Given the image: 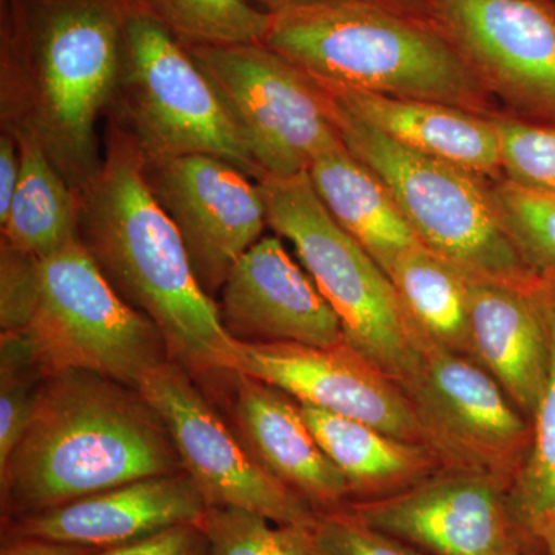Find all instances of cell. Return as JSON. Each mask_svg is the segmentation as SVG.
Segmentation results:
<instances>
[{"instance_id":"obj_10","label":"cell","mask_w":555,"mask_h":555,"mask_svg":"<svg viewBox=\"0 0 555 555\" xmlns=\"http://www.w3.org/2000/svg\"><path fill=\"white\" fill-rule=\"evenodd\" d=\"M406 396L429 448L448 470L485 474L513 489L531 451L534 425L485 367L429 341Z\"/></svg>"},{"instance_id":"obj_22","label":"cell","mask_w":555,"mask_h":555,"mask_svg":"<svg viewBox=\"0 0 555 555\" xmlns=\"http://www.w3.org/2000/svg\"><path fill=\"white\" fill-rule=\"evenodd\" d=\"M332 218L383 270L420 243L389 189L345 144L321 153L308 170Z\"/></svg>"},{"instance_id":"obj_25","label":"cell","mask_w":555,"mask_h":555,"mask_svg":"<svg viewBox=\"0 0 555 555\" xmlns=\"http://www.w3.org/2000/svg\"><path fill=\"white\" fill-rule=\"evenodd\" d=\"M542 310L551 339L545 392L534 416V440L520 476L511 489V505L526 531L555 513V273L537 272L529 286Z\"/></svg>"},{"instance_id":"obj_8","label":"cell","mask_w":555,"mask_h":555,"mask_svg":"<svg viewBox=\"0 0 555 555\" xmlns=\"http://www.w3.org/2000/svg\"><path fill=\"white\" fill-rule=\"evenodd\" d=\"M39 266L38 309L22 334L43 375L87 371L138 389L170 360L158 328L119 297L79 236Z\"/></svg>"},{"instance_id":"obj_21","label":"cell","mask_w":555,"mask_h":555,"mask_svg":"<svg viewBox=\"0 0 555 555\" xmlns=\"http://www.w3.org/2000/svg\"><path fill=\"white\" fill-rule=\"evenodd\" d=\"M299 406L318 443L345 477L349 502L400 494L447 469L440 456L423 444L309 404Z\"/></svg>"},{"instance_id":"obj_7","label":"cell","mask_w":555,"mask_h":555,"mask_svg":"<svg viewBox=\"0 0 555 555\" xmlns=\"http://www.w3.org/2000/svg\"><path fill=\"white\" fill-rule=\"evenodd\" d=\"M113 107V118L147 160L203 153L229 160L255 181L261 177L210 80L144 0L127 21Z\"/></svg>"},{"instance_id":"obj_15","label":"cell","mask_w":555,"mask_h":555,"mask_svg":"<svg viewBox=\"0 0 555 555\" xmlns=\"http://www.w3.org/2000/svg\"><path fill=\"white\" fill-rule=\"evenodd\" d=\"M235 374L268 383L298 403L429 448L403 387L345 339L332 346L238 341Z\"/></svg>"},{"instance_id":"obj_16","label":"cell","mask_w":555,"mask_h":555,"mask_svg":"<svg viewBox=\"0 0 555 555\" xmlns=\"http://www.w3.org/2000/svg\"><path fill=\"white\" fill-rule=\"evenodd\" d=\"M222 324L244 343L332 346L341 323L281 236L262 235L230 270L218 302Z\"/></svg>"},{"instance_id":"obj_32","label":"cell","mask_w":555,"mask_h":555,"mask_svg":"<svg viewBox=\"0 0 555 555\" xmlns=\"http://www.w3.org/2000/svg\"><path fill=\"white\" fill-rule=\"evenodd\" d=\"M312 528L324 555H426L364 524L345 507L317 513Z\"/></svg>"},{"instance_id":"obj_34","label":"cell","mask_w":555,"mask_h":555,"mask_svg":"<svg viewBox=\"0 0 555 555\" xmlns=\"http://www.w3.org/2000/svg\"><path fill=\"white\" fill-rule=\"evenodd\" d=\"M21 178V150L13 131L0 134V224L9 215Z\"/></svg>"},{"instance_id":"obj_26","label":"cell","mask_w":555,"mask_h":555,"mask_svg":"<svg viewBox=\"0 0 555 555\" xmlns=\"http://www.w3.org/2000/svg\"><path fill=\"white\" fill-rule=\"evenodd\" d=\"M153 16L185 46L264 43L272 13L248 0H144Z\"/></svg>"},{"instance_id":"obj_1","label":"cell","mask_w":555,"mask_h":555,"mask_svg":"<svg viewBox=\"0 0 555 555\" xmlns=\"http://www.w3.org/2000/svg\"><path fill=\"white\" fill-rule=\"evenodd\" d=\"M144 167L137 141L112 116L100 170L78 192L79 240L119 297L155 324L171 361L196 382L235 379L238 339L196 280Z\"/></svg>"},{"instance_id":"obj_12","label":"cell","mask_w":555,"mask_h":555,"mask_svg":"<svg viewBox=\"0 0 555 555\" xmlns=\"http://www.w3.org/2000/svg\"><path fill=\"white\" fill-rule=\"evenodd\" d=\"M434 21L509 115L555 126V5L430 0Z\"/></svg>"},{"instance_id":"obj_9","label":"cell","mask_w":555,"mask_h":555,"mask_svg":"<svg viewBox=\"0 0 555 555\" xmlns=\"http://www.w3.org/2000/svg\"><path fill=\"white\" fill-rule=\"evenodd\" d=\"M185 47L228 109L259 178L305 173L321 153L343 144L323 87L264 43Z\"/></svg>"},{"instance_id":"obj_3","label":"cell","mask_w":555,"mask_h":555,"mask_svg":"<svg viewBox=\"0 0 555 555\" xmlns=\"http://www.w3.org/2000/svg\"><path fill=\"white\" fill-rule=\"evenodd\" d=\"M181 470L169 429L138 389L87 371L46 375L0 470L2 525Z\"/></svg>"},{"instance_id":"obj_35","label":"cell","mask_w":555,"mask_h":555,"mask_svg":"<svg viewBox=\"0 0 555 555\" xmlns=\"http://www.w3.org/2000/svg\"><path fill=\"white\" fill-rule=\"evenodd\" d=\"M98 547L72 545L36 537H2L0 555H101Z\"/></svg>"},{"instance_id":"obj_2","label":"cell","mask_w":555,"mask_h":555,"mask_svg":"<svg viewBox=\"0 0 555 555\" xmlns=\"http://www.w3.org/2000/svg\"><path fill=\"white\" fill-rule=\"evenodd\" d=\"M141 0H0L2 129L31 130L80 192L100 170L98 120L115 101Z\"/></svg>"},{"instance_id":"obj_5","label":"cell","mask_w":555,"mask_h":555,"mask_svg":"<svg viewBox=\"0 0 555 555\" xmlns=\"http://www.w3.org/2000/svg\"><path fill=\"white\" fill-rule=\"evenodd\" d=\"M257 182L269 228L294 246L337 313L345 341L406 392L418 378L429 341L408 317L385 270L332 218L308 171Z\"/></svg>"},{"instance_id":"obj_31","label":"cell","mask_w":555,"mask_h":555,"mask_svg":"<svg viewBox=\"0 0 555 555\" xmlns=\"http://www.w3.org/2000/svg\"><path fill=\"white\" fill-rule=\"evenodd\" d=\"M40 297L39 258L0 244V326L5 334L27 331Z\"/></svg>"},{"instance_id":"obj_17","label":"cell","mask_w":555,"mask_h":555,"mask_svg":"<svg viewBox=\"0 0 555 555\" xmlns=\"http://www.w3.org/2000/svg\"><path fill=\"white\" fill-rule=\"evenodd\" d=\"M207 509L199 489L181 470L17 518L2 525V537H36L105 551L177 526L199 525Z\"/></svg>"},{"instance_id":"obj_33","label":"cell","mask_w":555,"mask_h":555,"mask_svg":"<svg viewBox=\"0 0 555 555\" xmlns=\"http://www.w3.org/2000/svg\"><path fill=\"white\" fill-rule=\"evenodd\" d=\"M101 555H210L206 535L198 525L177 526Z\"/></svg>"},{"instance_id":"obj_29","label":"cell","mask_w":555,"mask_h":555,"mask_svg":"<svg viewBox=\"0 0 555 555\" xmlns=\"http://www.w3.org/2000/svg\"><path fill=\"white\" fill-rule=\"evenodd\" d=\"M42 374L24 334L2 332L0 347V470L20 444Z\"/></svg>"},{"instance_id":"obj_11","label":"cell","mask_w":555,"mask_h":555,"mask_svg":"<svg viewBox=\"0 0 555 555\" xmlns=\"http://www.w3.org/2000/svg\"><path fill=\"white\" fill-rule=\"evenodd\" d=\"M138 390L169 429L182 470L208 507H240L275 524H315L317 511L261 466L184 367L164 361L145 375Z\"/></svg>"},{"instance_id":"obj_19","label":"cell","mask_w":555,"mask_h":555,"mask_svg":"<svg viewBox=\"0 0 555 555\" xmlns=\"http://www.w3.org/2000/svg\"><path fill=\"white\" fill-rule=\"evenodd\" d=\"M529 286L467 280L474 360L534 422L550 374L551 339Z\"/></svg>"},{"instance_id":"obj_6","label":"cell","mask_w":555,"mask_h":555,"mask_svg":"<svg viewBox=\"0 0 555 555\" xmlns=\"http://www.w3.org/2000/svg\"><path fill=\"white\" fill-rule=\"evenodd\" d=\"M327 98L343 144L385 182L423 246L467 280L529 286L537 270L507 235L489 181L397 144Z\"/></svg>"},{"instance_id":"obj_4","label":"cell","mask_w":555,"mask_h":555,"mask_svg":"<svg viewBox=\"0 0 555 555\" xmlns=\"http://www.w3.org/2000/svg\"><path fill=\"white\" fill-rule=\"evenodd\" d=\"M270 13L264 46L323 86L496 113L436 22L378 0H315Z\"/></svg>"},{"instance_id":"obj_39","label":"cell","mask_w":555,"mask_h":555,"mask_svg":"<svg viewBox=\"0 0 555 555\" xmlns=\"http://www.w3.org/2000/svg\"><path fill=\"white\" fill-rule=\"evenodd\" d=\"M526 555H543L542 546H540L539 539H537V545L532 547L531 551H529Z\"/></svg>"},{"instance_id":"obj_27","label":"cell","mask_w":555,"mask_h":555,"mask_svg":"<svg viewBox=\"0 0 555 555\" xmlns=\"http://www.w3.org/2000/svg\"><path fill=\"white\" fill-rule=\"evenodd\" d=\"M198 526L210 555H324L312 526L275 524L240 507L210 506Z\"/></svg>"},{"instance_id":"obj_23","label":"cell","mask_w":555,"mask_h":555,"mask_svg":"<svg viewBox=\"0 0 555 555\" xmlns=\"http://www.w3.org/2000/svg\"><path fill=\"white\" fill-rule=\"evenodd\" d=\"M9 130V129H7ZM13 131L21 178L2 228V241L43 258L78 235L79 196L31 130Z\"/></svg>"},{"instance_id":"obj_13","label":"cell","mask_w":555,"mask_h":555,"mask_svg":"<svg viewBox=\"0 0 555 555\" xmlns=\"http://www.w3.org/2000/svg\"><path fill=\"white\" fill-rule=\"evenodd\" d=\"M343 507L426 555H526L537 545L509 486L485 474L444 469L400 494Z\"/></svg>"},{"instance_id":"obj_20","label":"cell","mask_w":555,"mask_h":555,"mask_svg":"<svg viewBox=\"0 0 555 555\" xmlns=\"http://www.w3.org/2000/svg\"><path fill=\"white\" fill-rule=\"evenodd\" d=\"M320 86L339 107L397 144L451 164L486 181L503 178L499 134L492 115H481L443 102Z\"/></svg>"},{"instance_id":"obj_37","label":"cell","mask_w":555,"mask_h":555,"mask_svg":"<svg viewBox=\"0 0 555 555\" xmlns=\"http://www.w3.org/2000/svg\"><path fill=\"white\" fill-rule=\"evenodd\" d=\"M534 535L539 539L543 555H555V513L537 526Z\"/></svg>"},{"instance_id":"obj_36","label":"cell","mask_w":555,"mask_h":555,"mask_svg":"<svg viewBox=\"0 0 555 555\" xmlns=\"http://www.w3.org/2000/svg\"><path fill=\"white\" fill-rule=\"evenodd\" d=\"M383 5L389 9L401 11L409 16L418 17V20L434 21L433 7L430 0H378Z\"/></svg>"},{"instance_id":"obj_28","label":"cell","mask_w":555,"mask_h":555,"mask_svg":"<svg viewBox=\"0 0 555 555\" xmlns=\"http://www.w3.org/2000/svg\"><path fill=\"white\" fill-rule=\"evenodd\" d=\"M507 235L537 272L555 273V195L507 181H489Z\"/></svg>"},{"instance_id":"obj_38","label":"cell","mask_w":555,"mask_h":555,"mask_svg":"<svg viewBox=\"0 0 555 555\" xmlns=\"http://www.w3.org/2000/svg\"><path fill=\"white\" fill-rule=\"evenodd\" d=\"M268 11H280L291 9V7L306 5V3L315 2V0H258Z\"/></svg>"},{"instance_id":"obj_18","label":"cell","mask_w":555,"mask_h":555,"mask_svg":"<svg viewBox=\"0 0 555 555\" xmlns=\"http://www.w3.org/2000/svg\"><path fill=\"white\" fill-rule=\"evenodd\" d=\"M233 416L251 455L317 513L339 509L349 502L345 477L318 443L295 398L238 375Z\"/></svg>"},{"instance_id":"obj_30","label":"cell","mask_w":555,"mask_h":555,"mask_svg":"<svg viewBox=\"0 0 555 555\" xmlns=\"http://www.w3.org/2000/svg\"><path fill=\"white\" fill-rule=\"evenodd\" d=\"M500 142L503 178L555 195V126L509 115L491 116Z\"/></svg>"},{"instance_id":"obj_40","label":"cell","mask_w":555,"mask_h":555,"mask_svg":"<svg viewBox=\"0 0 555 555\" xmlns=\"http://www.w3.org/2000/svg\"><path fill=\"white\" fill-rule=\"evenodd\" d=\"M545 2L554 3L555 5V0H545Z\"/></svg>"},{"instance_id":"obj_24","label":"cell","mask_w":555,"mask_h":555,"mask_svg":"<svg viewBox=\"0 0 555 555\" xmlns=\"http://www.w3.org/2000/svg\"><path fill=\"white\" fill-rule=\"evenodd\" d=\"M386 273L408 317L427 341L474 360L465 275L423 244L398 255Z\"/></svg>"},{"instance_id":"obj_14","label":"cell","mask_w":555,"mask_h":555,"mask_svg":"<svg viewBox=\"0 0 555 555\" xmlns=\"http://www.w3.org/2000/svg\"><path fill=\"white\" fill-rule=\"evenodd\" d=\"M144 171L184 243L196 280L214 298L268 225L258 182L229 160L203 153L145 159Z\"/></svg>"}]
</instances>
